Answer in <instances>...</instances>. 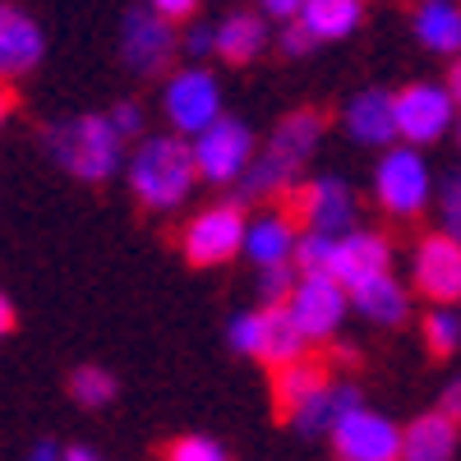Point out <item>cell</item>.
<instances>
[{"label": "cell", "instance_id": "cell-9", "mask_svg": "<svg viewBox=\"0 0 461 461\" xmlns=\"http://www.w3.org/2000/svg\"><path fill=\"white\" fill-rule=\"evenodd\" d=\"M240 236H245V208L240 203H212V208L189 217L180 249L194 267H217V263H230L240 254Z\"/></svg>", "mask_w": 461, "mask_h": 461}, {"label": "cell", "instance_id": "cell-8", "mask_svg": "<svg viewBox=\"0 0 461 461\" xmlns=\"http://www.w3.org/2000/svg\"><path fill=\"white\" fill-rule=\"evenodd\" d=\"M162 111H167V125L176 139H194L221 115V84L203 65H185L162 88Z\"/></svg>", "mask_w": 461, "mask_h": 461}, {"label": "cell", "instance_id": "cell-14", "mask_svg": "<svg viewBox=\"0 0 461 461\" xmlns=\"http://www.w3.org/2000/svg\"><path fill=\"white\" fill-rule=\"evenodd\" d=\"M47 37L37 28V19H28L23 10L0 0V79H23L42 65Z\"/></svg>", "mask_w": 461, "mask_h": 461}, {"label": "cell", "instance_id": "cell-13", "mask_svg": "<svg viewBox=\"0 0 461 461\" xmlns=\"http://www.w3.org/2000/svg\"><path fill=\"white\" fill-rule=\"evenodd\" d=\"M378 273H393V245L388 236H378V230H346V236L332 240V254H328V277L341 286V291H351L356 282L365 277H378Z\"/></svg>", "mask_w": 461, "mask_h": 461}, {"label": "cell", "instance_id": "cell-33", "mask_svg": "<svg viewBox=\"0 0 461 461\" xmlns=\"http://www.w3.org/2000/svg\"><path fill=\"white\" fill-rule=\"evenodd\" d=\"M180 47H185L189 56H194V60H199V56H208V51H212V28H208V23H194V28H189V32L180 37Z\"/></svg>", "mask_w": 461, "mask_h": 461}, {"label": "cell", "instance_id": "cell-28", "mask_svg": "<svg viewBox=\"0 0 461 461\" xmlns=\"http://www.w3.org/2000/svg\"><path fill=\"white\" fill-rule=\"evenodd\" d=\"M106 125L115 130V139H121V143H139L143 139V106L139 102H115L106 111Z\"/></svg>", "mask_w": 461, "mask_h": 461}, {"label": "cell", "instance_id": "cell-30", "mask_svg": "<svg viewBox=\"0 0 461 461\" xmlns=\"http://www.w3.org/2000/svg\"><path fill=\"white\" fill-rule=\"evenodd\" d=\"M438 221H443V236H456L461 230V180L447 176L438 189Z\"/></svg>", "mask_w": 461, "mask_h": 461}, {"label": "cell", "instance_id": "cell-18", "mask_svg": "<svg viewBox=\"0 0 461 461\" xmlns=\"http://www.w3.org/2000/svg\"><path fill=\"white\" fill-rule=\"evenodd\" d=\"M273 42L267 37V19L258 10H236V14H226L217 28H212V51L230 65H249L263 56V47Z\"/></svg>", "mask_w": 461, "mask_h": 461}, {"label": "cell", "instance_id": "cell-4", "mask_svg": "<svg viewBox=\"0 0 461 461\" xmlns=\"http://www.w3.org/2000/svg\"><path fill=\"white\" fill-rule=\"evenodd\" d=\"M189 143V162H194V176L208 185H236L254 158V130L240 121V115H217L208 130H199Z\"/></svg>", "mask_w": 461, "mask_h": 461}, {"label": "cell", "instance_id": "cell-2", "mask_svg": "<svg viewBox=\"0 0 461 461\" xmlns=\"http://www.w3.org/2000/svg\"><path fill=\"white\" fill-rule=\"evenodd\" d=\"M47 152L56 158V167H65L74 180L84 185H102L121 171L125 162V143L115 139V130L106 125L102 111H84L65 125L47 130Z\"/></svg>", "mask_w": 461, "mask_h": 461}, {"label": "cell", "instance_id": "cell-32", "mask_svg": "<svg viewBox=\"0 0 461 461\" xmlns=\"http://www.w3.org/2000/svg\"><path fill=\"white\" fill-rule=\"evenodd\" d=\"M277 47H282L286 56H304L314 42H310V32H304L295 19H286V23H282V32H277Z\"/></svg>", "mask_w": 461, "mask_h": 461}, {"label": "cell", "instance_id": "cell-16", "mask_svg": "<svg viewBox=\"0 0 461 461\" xmlns=\"http://www.w3.org/2000/svg\"><path fill=\"white\" fill-rule=\"evenodd\" d=\"M346 134L365 148H393L397 143V121H393V93L365 88L346 102Z\"/></svg>", "mask_w": 461, "mask_h": 461}, {"label": "cell", "instance_id": "cell-34", "mask_svg": "<svg viewBox=\"0 0 461 461\" xmlns=\"http://www.w3.org/2000/svg\"><path fill=\"white\" fill-rule=\"evenodd\" d=\"M258 14H263V19L286 23V19H295V14H300V0H258Z\"/></svg>", "mask_w": 461, "mask_h": 461}, {"label": "cell", "instance_id": "cell-19", "mask_svg": "<svg viewBox=\"0 0 461 461\" xmlns=\"http://www.w3.org/2000/svg\"><path fill=\"white\" fill-rule=\"evenodd\" d=\"M310 346L300 341V332L291 328V319L282 310H254V360H263L267 369H286L295 360H304Z\"/></svg>", "mask_w": 461, "mask_h": 461}, {"label": "cell", "instance_id": "cell-11", "mask_svg": "<svg viewBox=\"0 0 461 461\" xmlns=\"http://www.w3.org/2000/svg\"><path fill=\"white\" fill-rule=\"evenodd\" d=\"M176 47H180V32L176 23L158 19L148 5H134L121 23V60L148 79V74H167L171 60H176Z\"/></svg>", "mask_w": 461, "mask_h": 461}, {"label": "cell", "instance_id": "cell-36", "mask_svg": "<svg viewBox=\"0 0 461 461\" xmlns=\"http://www.w3.org/2000/svg\"><path fill=\"white\" fill-rule=\"evenodd\" d=\"M10 328H14V304H10L5 291H0V337H10Z\"/></svg>", "mask_w": 461, "mask_h": 461}, {"label": "cell", "instance_id": "cell-20", "mask_svg": "<svg viewBox=\"0 0 461 461\" xmlns=\"http://www.w3.org/2000/svg\"><path fill=\"white\" fill-rule=\"evenodd\" d=\"M456 456V420L443 411L415 415L402 429V456L397 461H452Z\"/></svg>", "mask_w": 461, "mask_h": 461}, {"label": "cell", "instance_id": "cell-27", "mask_svg": "<svg viewBox=\"0 0 461 461\" xmlns=\"http://www.w3.org/2000/svg\"><path fill=\"white\" fill-rule=\"evenodd\" d=\"M295 286V267L282 263V267H263L258 273V300H263V310H282L286 295Z\"/></svg>", "mask_w": 461, "mask_h": 461}, {"label": "cell", "instance_id": "cell-6", "mask_svg": "<svg viewBox=\"0 0 461 461\" xmlns=\"http://www.w3.org/2000/svg\"><path fill=\"white\" fill-rule=\"evenodd\" d=\"M393 121L406 148H429L447 139L456 121V93L447 84H406L402 93H393Z\"/></svg>", "mask_w": 461, "mask_h": 461}, {"label": "cell", "instance_id": "cell-21", "mask_svg": "<svg viewBox=\"0 0 461 461\" xmlns=\"http://www.w3.org/2000/svg\"><path fill=\"white\" fill-rule=\"evenodd\" d=\"M365 19V5L360 0H300V14L295 23L310 32V42H341V37H351Z\"/></svg>", "mask_w": 461, "mask_h": 461}, {"label": "cell", "instance_id": "cell-15", "mask_svg": "<svg viewBox=\"0 0 461 461\" xmlns=\"http://www.w3.org/2000/svg\"><path fill=\"white\" fill-rule=\"evenodd\" d=\"M295 221L286 212H258V217H245V236H240V254L258 267H282L291 263V249H295Z\"/></svg>", "mask_w": 461, "mask_h": 461}, {"label": "cell", "instance_id": "cell-38", "mask_svg": "<svg viewBox=\"0 0 461 461\" xmlns=\"http://www.w3.org/2000/svg\"><path fill=\"white\" fill-rule=\"evenodd\" d=\"M60 461H106V456L93 447H69V452H60Z\"/></svg>", "mask_w": 461, "mask_h": 461}, {"label": "cell", "instance_id": "cell-35", "mask_svg": "<svg viewBox=\"0 0 461 461\" xmlns=\"http://www.w3.org/2000/svg\"><path fill=\"white\" fill-rule=\"evenodd\" d=\"M438 411H443L447 420H456V415H461V388H456V378L443 388V406H438Z\"/></svg>", "mask_w": 461, "mask_h": 461}, {"label": "cell", "instance_id": "cell-3", "mask_svg": "<svg viewBox=\"0 0 461 461\" xmlns=\"http://www.w3.org/2000/svg\"><path fill=\"white\" fill-rule=\"evenodd\" d=\"M374 199L388 217H420L434 203V171L420 148L393 143L374 167Z\"/></svg>", "mask_w": 461, "mask_h": 461}, {"label": "cell", "instance_id": "cell-29", "mask_svg": "<svg viewBox=\"0 0 461 461\" xmlns=\"http://www.w3.org/2000/svg\"><path fill=\"white\" fill-rule=\"evenodd\" d=\"M167 461H226V447L217 438H203V434H189L180 443H171Z\"/></svg>", "mask_w": 461, "mask_h": 461}, {"label": "cell", "instance_id": "cell-31", "mask_svg": "<svg viewBox=\"0 0 461 461\" xmlns=\"http://www.w3.org/2000/svg\"><path fill=\"white\" fill-rule=\"evenodd\" d=\"M148 10L158 19H167V23H180V19L199 14V0H148Z\"/></svg>", "mask_w": 461, "mask_h": 461}, {"label": "cell", "instance_id": "cell-12", "mask_svg": "<svg viewBox=\"0 0 461 461\" xmlns=\"http://www.w3.org/2000/svg\"><path fill=\"white\" fill-rule=\"evenodd\" d=\"M411 282L425 300L452 304L461 295V245H456V236L434 230V236L420 240L415 254H411Z\"/></svg>", "mask_w": 461, "mask_h": 461}, {"label": "cell", "instance_id": "cell-17", "mask_svg": "<svg viewBox=\"0 0 461 461\" xmlns=\"http://www.w3.org/2000/svg\"><path fill=\"white\" fill-rule=\"evenodd\" d=\"M346 304H351V310H360L369 323L397 328V323H406V314H411V291H406L393 273H378V277H365V282H356L351 291H346Z\"/></svg>", "mask_w": 461, "mask_h": 461}, {"label": "cell", "instance_id": "cell-7", "mask_svg": "<svg viewBox=\"0 0 461 461\" xmlns=\"http://www.w3.org/2000/svg\"><path fill=\"white\" fill-rule=\"evenodd\" d=\"M295 194V217L310 236H323V240H337L346 230H356L360 221V203H356V189L346 185L341 176H314L291 189Z\"/></svg>", "mask_w": 461, "mask_h": 461}, {"label": "cell", "instance_id": "cell-39", "mask_svg": "<svg viewBox=\"0 0 461 461\" xmlns=\"http://www.w3.org/2000/svg\"><path fill=\"white\" fill-rule=\"evenodd\" d=\"M10 111H14V97H10L5 88H0V125H5V115H10Z\"/></svg>", "mask_w": 461, "mask_h": 461}, {"label": "cell", "instance_id": "cell-25", "mask_svg": "<svg viewBox=\"0 0 461 461\" xmlns=\"http://www.w3.org/2000/svg\"><path fill=\"white\" fill-rule=\"evenodd\" d=\"M69 397L88 406V411H102L115 402V374L97 369V365H84V369H74L69 374Z\"/></svg>", "mask_w": 461, "mask_h": 461}, {"label": "cell", "instance_id": "cell-23", "mask_svg": "<svg viewBox=\"0 0 461 461\" xmlns=\"http://www.w3.org/2000/svg\"><path fill=\"white\" fill-rule=\"evenodd\" d=\"M415 42L438 56H456L461 47V10L456 0H420L415 5Z\"/></svg>", "mask_w": 461, "mask_h": 461}, {"label": "cell", "instance_id": "cell-24", "mask_svg": "<svg viewBox=\"0 0 461 461\" xmlns=\"http://www.w3.org/2000/svg\"><path fill=\"white\" fill-rule=\"evenodd\" d=\"M295 185H300V167L273 158L267 148H254V158H249V167L240 176V194L245 199H282V194H291Z\"/></svg>", "mask_w": 461, "mask_h": 461}, {"label": "cell", "instance_id": "cell-5", "mask_svg": "<svg viewBox=\"0 0 461 461\" xmlns=\"http://www.w3.org/2000/svg\"><path fill=\"white\" fill-rule=\"evenodd\" d=\"M346 291L328 277V273H295V286L282 304V314L291 319V328L300 332L304 346L314 341H332L346 323Z\"/></svg>", "mask_w": 461, "mask_h": 461}, {"label": "cell", "instance_id": "cell-26", "mask_svg": "<svg viewBox=\"0 0 461 461\" xmlns=\"http://www.w3.org/2000/svg\"><path fill=\"white\" fill-rule=\"evenodd\" d=\"M425 341H429L434 356H452V351H456L461 319H456L452 304H429V314H425Z\"/></svg>", "mask_w": 461, "mask_h": 461}, {"label": "cell", "instance_id": "cell-1", "mask_svg": "<svg viewBox=\"0 0 461 461\" xmlns=\"http://www.w3.org/2000/svg\"><path fill=\"white\" fill-rule=\"evenodd\" d=\"M125 180L130 194L152 208V212H171L194 194V162H189V143L176 134H148L134 143V152H125Z\"/></svg>", "mask_w": 461, "mask_h": 461}, {"label": "cell", "instance_id": "cell-22", "mask_svg": "<svg viewBox=\"0 0 461 461\" xmlns=\"http://www.w3.org/2000/svg\"><path fill=\"white\" fill-rule=\"evenodd\" d=\"M319 143H323V115L319 111H291L286 121H277V130L267 134L263 148L291 167H304L319 152Z\"/></svg>", "mask_w": 461, "mask_h": 461}, {"label": "cell", "instance_id": "cell-10", "mask_svg": "<svg viewBox=\"0 0 461 461\" xmlns=\"http://www.w3.org/2000/svg\"><path fill=\"white\" fill-rule=\"evenodd\" d=\"M328 438L341 452V461H397L402 456V429H397V420L378 415L369 406H356V411L337 415Z\"/></svg>", "mask_w": 461, "mask_h": 461}, {"label": "cell", "instance_id": "cell-37", "mask_svg": "<svg viewBox=\"0 0 461 461\" xmlns=\"http://www.w3.org/2000/svg\"><path fill=\"white\" fill-rule=\"evenodd\" d=\"M23 461H60V447H56V443H37Z\"/></svg>", "mask_w": 461, "mask_h": 461}]
</instances>
